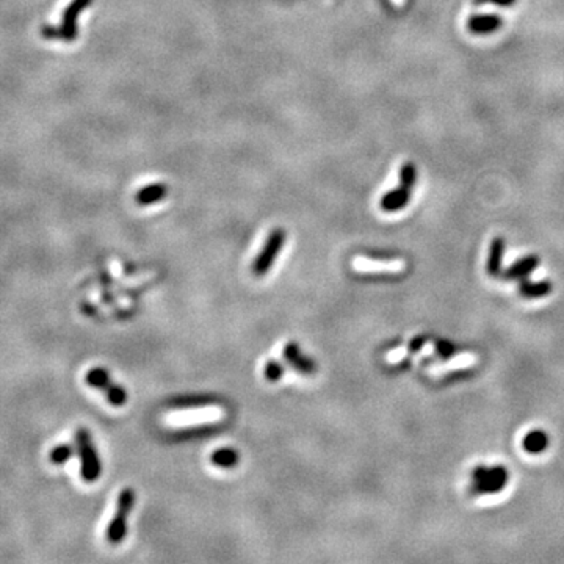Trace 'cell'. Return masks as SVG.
Returning <instances> with one entry per match:
<instances>
[{"label":"cell","mask_w":564,"mask_h":564,"mask_svg":"<svg viewBox=\"0 0 564 564\" xmlns=\"http://www.w3.org/2000/svg\"><path fill=\"white\" fill-rule=\"evenodd\" d=\"M76 449L80 458V475L85 483L98 481L102 473V463L96 447L93 444L91 433L85 428L76 431Z\"/></svg>","instance_id":"1"},{"label":"cell","mask_w":564,"mask_h":564,"mask_svg":"<svg viewBox=\"0 0 564 564\" xmlns=\"http://www.w3.org/2000/svg\"><path fill=\"white\" fill-rule=\"evenodd\" d=\"M134 505H135L134 489L132 488L122 489L118 495V502H116V512L112 517V521H110L105 531V538L108 541V544L118 546L122 543L124 538H126L127 519L132 508H134Z\"/></svg>","instance_id":"2"},{"label":"cell","mask_w":564,"mask_h":564,"mask_svg":"<svg viewBox=\"0 0 564 564\" xmlns=\"http://www.w3.org/2000/svg\"><path fill=\"white\" fill-rule=\"evenodd\" d=\"M86 384H90L91 387L98 391H102L105 393L107 401L110 405L115 408H121L126 405L127 401V392L122 386L116 384L115 381L110 379V373L102 369V367H94L85 375Z\"/></svg>","instance_id":"3"},{"label":"cell","mask_w":564,"mask_h":564,"mask_svg":"<svg viewBox=\"0 0 564 564\" xmlns=\"http://www.w3.org/2000/svg\"><path fill=\"white\" fill-rule=\"evenodd\" d=\"M285 238H287V236H285L284 229L277 228L272 231V234H270L265 241V245H263L260 253L258 254V258L254 259L253 273L255 276H265L270 272V268L273 267L276 258L280 255L282 250Z\"/></svg>","instance_id":"4"},{"label":"cell","mask_w":564,"mask_h":564,"mask_svg":"<svg viewBox=\"0 0 564 564\" xmlns=\"http://www.w3.org/2000/svg\"><path fill=\"white\" fill-rule=\"evenodd\" d=\"M93 4V0H72L66 6L62 16V25L57 27V40L71 42L77 38V19L85 8Z\"/></svg>","instance_id":"5"},{"label":"cell","mask_w":564,"mask_h":564,"mask_svg":"<svg viewBox=\"0 0 564 564\" xmlns=\"http://www.w3.org/2000/svg\"><path fill=\"white\" fill-rule=\"evenodd\" d=\"M284 361L287 362L292 369H295L298 373H303V375L311 376L317 372V362L311 359L309 356H306L301 348L298 347V343L289 342L284 345L282 350Z\"/></svg>","instance_id":"6"},{"label":"cell","mask_w":564,"mask_h":564,"mask_svg":"<svg viewBox=\"0 0 564 564\" xmlns=\"http://www.w3.org/2000/svg\"><path fill=\"white\" fill-rule=\"evenodd\" d=\"M355 267L361 272H391L397 273L405 270V262L403 260H369L364 258H357L355 260Z\"/></svg>","instance_id":"7"},{"label":"cell","mask_w":564,"mask_h":564,"mask_svg":"<svg viewBox=\"0 0 564 564\" xmlns=\"http://www.w3.org/2000/svg\"><path fill=\"white\" fill-rule=\"evenodd\" d=\"M218 411L217 409H209L206 408H195V409H188V411L180 413L178 415H171L170 417V422L173 423H192V422H207V420H214L218 417Z\"/></svg>","instance_id":"8"},{"label":"cell","mask_w":564,"mask_h":564,"mask_svg":"<svg viewBox=\"0 0 564 564\" xmlns=\"http://www.w3.org/2000/svg\"><path fill=\"white\" fill-rule=\"evenodd\" d=\"M508 481V472L507 473H502V475H497V477H493L489 480L485 481H473L471 488H468V493L473 494V495H485V494H497L500 493V490L505 488Z\"/></svg>","instance_id":"9"},{"label":"cell","mask_w":564,"mask_h":564,"mask_svg":"<svg viewBox=\"0 0 564 564\" xmlns=\"http://www.w3.org/2000/svg\"><path fill=\"white\" fill-rule=\"evenodd\" d=\"M409 195H411V190L400 185L398 188L392 190V192L386 193L381 197V209L384 212H397L406 206L409 201Z\"/></svg>","instance_id":"10"},{"label":"cell","mask_w":564,"mask_h":564,"mask_svg":"<svg viewBox=\"0 0 564 564\" xmlns=\"http://www.w3.org/2000/svg\"><path fill=\"white\" fill-rule=\"evenodd\" d=\"M210 463L218 468H234L240 463V453L232 447H219L212 451Z\"/></svg>","instance_id":"11"},{"label":"cell","mask_w":564,"mask_h":564,"mask_svg":"<svg viewBox=\"0 0 564 564\" xmlns=\"http://www.w3.org/2000/svg\"><path fill=\"white\" fill-rule=\"evenodd\" d=\"M168 195V187L165 184H151L143 187L140 192L135 195V201L142 206H151L159 201L165 200Z\"/></svg>","instance_id":"12"},{"label":"cell","mask_w":564,"mask_h":564,"mask_svg":"<svg viewBox=\"0 0 564 564\" xmlns=\"http://www.w3.org/2000/svg\"><path fill=\"white\" fill-rule=\"evenodd\" d=\"M538 265H539L538 255H526V258L517 260L514 265H511L507 272L503 273V277L505 280H516V277L529 276Z\"/></svg>","instance_id":"13"},{"label":"cell","mask_w":564,"mask_h":564,"mask_svg":"<svg viewBox=\"0 0 564 564\" xmlns=\"http://www.w3.org/2000/svg\"><path fill=\"white\" fill-rule=\"evenodd\" d=\"M503 254H505V240L502 237H497L493 240V243H490V248H489V258H488L486 270L490 276H497L500 273Z\"/></svg>","instance_id":"14"},{"label":"cell","mask_w":564,"mask_h":564,"mask_svg":"<svg viewBox=\"0 0 564 564\" xmlns=\"http://www.w3.org/2000/svg\"><path fill=\"white\" fill-rule=\"evenodd\" d=\"M475 362H477V356L459 355L455 359H450V361H447L444 364H436L434 367H431V373H434V375H442V373L450 370L472 367V365H475Z\"/></svg>","instance_id":"15"},{"label":"cell","mask_w":564,"mask_h":564,"mask_svg":"<svg viewBox=\"0 0 564 564\" xmlns=\"http://www.w3.org/2000/svg\"><path fill=\"white\" fill-rule=\"evenodd\" d=\"M522 445L525 451L530 453V455H539V453H543L548 447V436L541 430L530 431V433L524 437Z\"/></svg>","instance_id":"16"},{"label":"cell","mask_w":564,"mask_h":564,"mask_svg":"<svg viewBox=\"0 0 564 564\" xmlns=\"http://www.w3.org/2000/svg\"><path fill=\"white\" fill-rule=\"evenodd\" d=\"M500 25V19L493 14H485V16H472L468 19V28L473 33H488L494 32Z\"/></svg>","instance_id":"17"},{"label":"cell","mask_w":564,"mask_h":564,"mask_svg":"<svg viewBox=\"0 0 564 564\" xmlns=\"http://www.w3.org/2000/svg\"><path fill=\"white\" fill-rule=\"evenodd\" d=\"M553 285L548 281L539 282H524L519 285V293L525 298H543L552 292Z\"/></svg>","instance_id":"18"},{"label":"cell","mask_w":564,"mask_h":564,"mask_svg":"<svg viewBox=\"0 0 564 564\" xmlns=\"http://www.w3.org/2000/svg\"><path fill=\"white\" fill-rule=\"evenodd\" d=\"M74 453H77L76 449V444H62V445H57L55 449H52L49 455V461L52 463L54 466H63L64 463H68V461L74 456Z\"/></svg>","instance_id":"19"},{"label":"cell","mask_w":564,"mask_h":564,"mask_svg":"<svg viewBox=\"0 0 564 564\" xmlns=\"http://www.w3.org/2000/svg\"><path fill=\"white\" fill-rule=\"evenodd\" d=\"M263 375H265L267 381H270V383H277V381H281V378L284 376L282 364L277 362L276 359H270V361L265 364V367H263Z\"/></svg>","instance_id":"20"},{"label":"cell","mask_w":564,"mask_h":564,"mask_svg":"<svg viewBox=\"0 0 564 564\" xmlns=\"http://www.w3.org/2000/svg\"><path fill=\"white\" fill-rule=\"evenodd\" d=\"M508 471L505 467H477L473 468L472 472V480L473 481H485L489 480L493 477H497V475H502V473H507Z\"/></svg>","instance_id":"21"},{"label":"cell","mask_w":564,"mask_h":564,"mask_svg":"<svg viewBox=\"0 0 564 564\" xmlns=\"http://www.w3.org/2000/svg\"><path fill=\"white\" fill-rule=\"evenodd\" d=\"M415 184V168L411 163H405L400 168V185L411 190Z\"/></svg>","instance_id":"22"},{"label":"cell","mask_w":564,"mask_h":564,"mask_svg":"<svg viewBox=\"0 0 564 564\" xmlns=\"http://www.w3.org/2000/svg\"><path fill=\"white\" fill-rule=\"evenodd\" d=\"M210 403L207 398H202V397H195V398H185V400H179L178 406H182L185 409H195V408H206L209 406Z\"/></svg>","instance_id":"23"},{"label":"cell","mask_w":564,"mask_h":564,"mask_svg":"<svg viewBox=\"0 0 564 564\" xmlns=\"http://www.w3.org/2000/svg\"><path fill=\"white\" fill-rule=\"evenodd\" d=\"M434 348H436V353L442 359H450L453 355H455V347H453L450 342L439 340V342H436Z\"/></svg>","instance_id":"24"},{"label":"cell","mask_w":564,"mask_h":564,"mask_svg":"<svg viewBox=\"0 0 564 564\" xmlns=\"http://www.w3.org/2000/svg\"><path fill=\"white\" fill-rule=\"evenodd\" d=\"M406 353H408V350H405V348L393 350V353L387 355V361H391V362H398V361H401L403 357L406 356Z\"/></svg>","instance_id":"25"},{"label":"cell","mask_w":564,"mask_h":564,"mask_svg":"<svg viewBox=\"0 0 564 564\" xmlns=\"http://www.w3.org/2000/svg\"><path fill=\"white\" fill-rule=\"evenodd\" d=\"M477 5H483V4H494V5H500V6H507L511 5L514 0H473Z\"/></svg>","instance_id":"26"},{"label":"cell","mask_w":564,"mask_h":564,"mask_svg":"<svg viewBox=\"0 0 564 564\" xmlns=\"http://www.w3.org/2000/svg\"><path fill=\"white\" fill-rule=\"evenodd\" d=\"M423 345H425V339H423V337H415L414 340L409 342L408 351H419Z\"/></svg>","instance_id":"27"}]
</instances>
